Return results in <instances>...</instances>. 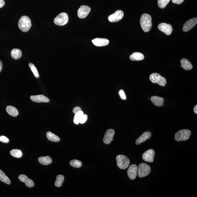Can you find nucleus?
<instances>
[{
  "label": "nucleus",
  "mask_w": 197,
  "mask_h": 197,
  "mask_svg": "<svg viewBox=\"0 0 197 197\" xmlns=\"http://www.w3.org/2000/svg\"><path fill=\"white\" fill-rule=\"evenodd\" d=\"M140 24L142 30L144 32H149L152 25L151 16L149 14H143L140 18Z\"/></svg>",
  "instance_id": "f257e3e1"
},
{
  "label": "nucleus",
  "mask_w": 197,
  "mask_h": 197,
  "mask_svg": "<svg viewBox=\"0 0 197 197\" xmlns=\"http://www.w3.org/2000/svg\"><path fill=\"white\" fill-rule=\"evenodd\" d=\"M31 26L30 18L27 16H23L18 22V27L23 32H26L30 30Z\"/></svg>",
  "instance_id": "f03ea898"
},
{
  "label": "nucleus",
  "mask_w": 197,
  "mask_h": 197,
  "mask_svg": "<svg viewBox=\"0 0 197 197\" xmlns=\"http://www.w3.org/2000/svg\"><path fill=\"white\" fill-rule=\"evenodd\" d=\"M191 132L189 130H180L175 134V138L177 141H185L189 139Z\"/></svg>",
  "instance_id": "7ed1b4c3"
},
{
  "label": "nucleus",
  "mask_w": 197,
  "mask_h": 197,
  "mask_svg": "<svg viewBox=\"0 0 197 197\" xmlns=\"http://www.w3.org/2000/svg\"><path fill=\"white\" fill-rule=\"evenodd\" d=\"M150 80L153 83H158L161 86H165L167 84V80L165 77L158 73H153L149 76Z\"/></svg>",
  "instance_id": "20e7f679"
},
{
  "label": "nucleus",
  "mask_w": 197,
  "mask_h": 197,
  "mask_svg": "<svg viewBox=\"0 0 197 197\" xmlns=\"http://www.w3.org/2000/svg\"><path fill=\"white\" fill-rule=\"evenodd\" d=\"M117 164L119 168L125 169L127 168L130 163L128 158L123 155H119L116 158Z\"/></svg>",
  "instance_id": "39448f33"
},
{
  "label": "nucleus",
  "mask_w": 197,
  "mask_h": 197,
  "mask_svg": "<svg viewBox=\"0 0 197 197\" xmlns=\"http://www.w3.org/2000/svg\"><path fill=\"white\" fill-rule=\"evenodd\" d=\"M150 171L149 165L146 163H142L138 167L137 174L139 177H145L149 174Z\"/></svg>",
  "instance_id": "423d86ee"
},
{
  "label": "nucleus",
  "mask_w": 197,
  "mask_h": 197,
  "mask_svg": "<svg viewBox=\"0 0 197 197\" xmlns=\"http://www.w3.org/2000/svg\"><path fill=\"white\" fill-rule=\"evenodd\" d=\"M69 20L68 15L66 12H62L54 18V22L58 26H64L68 23Z\"/></svg>",
  "instance_id": "0eeeda50"
},
{
  "label": "nucleus",
  "mask_w": 197,
  "mask_h": 197,
  "mask_svg": "<svg viewBox=\"0 0 197 197\" xmlns=\"http://www.w3.org/2000/svg\"><path fill=\"white\" fill-rule=\"evenodd\" d=\"M124 13L121 10H117L114 14L111 15L108 17V20L111 22H116L120 21L123 17Z\"/></svg>",
  "instance_id": "6e6552de"
},
{
  "label": "nucleus",
  "mask_w": 197,
  "mask_h": 197,
  "mask_svg": "<svg viewBox=\"0 0 197 197\" xmlns=\"http://www.w3.org/2000/svg\"><path fill=\"white\" fill-rule=\"evenodd\" d=\"M158 28L159 30L167 35H171L173 31L172 27L171 25L165 23H161L159 24Z\"/></svg>",
  "instance_id": "1a4fd4ad"
},
{
  "label": "nucleus",
  "mask_w": 197,
  "mask_h": 197,
  "mask_svg": "<svg viewBox=\"0 0 197 197\" xmlns=\"http://www.w3.org/2000/svg\"><path fill=\"white\" fill-rule=\"evenodd\" d=\"M91 11V8L87 6H80L77 11V16L80 18L83 19L86 17Z\"/></svg>",
  "instance_id": "9d476101"
},
{
  "label": "nucleus",
  "mask_w": 197,
  "mask_h": 197,
  "mask_svg": "<svg viewBox=\"0 0 197 197\" xmlns=\"http://www.w3.org/2000/svg\"><path fill=\"white\" fill-rule=\"evenodd\" d=\"M155 152L153 150L150 149L146 151L142 154L143 160L146 162L152 163L154 160Z\"/></svg>",
  "instance_id": "9b49d317"
},
{
  "label": "nucleus",
  "mask_w": 197,
  "mask_h": 197,
  "mask_svg": "<svg viewBox=\"0 0 197 197\" xmlns=\"http://www.w3.org/2000/svg\"><path fill=\"white\" fill-rule=\"evenodd\" d=\"M197 23V18H194L188 20L183 25V31L184 32H187L193 28L196 25Z\"/></svg>",
  "instance_id": "f8f14e48"
},
{
  "label": "nucleus",
  "mask_w": 197,
  "mask_h": 197,
  "mask_svg": "<svg viewBox=\"0 0 197 197\" xmlns=\"http://www.w3.org/2000/svg\"><path fill=\"white\" fill-rule=\"evenodd\" d=\"M114 130L110 129L106 131L103 138V142L106 144H109L113 140L115 135Z\"/></svg>",
  "instance_id": "ddd939ff"
},
{
  "label": "nucleus",
  "mask_w": 197,
  "mask_h": 197,
  "mask_svg": "<svg viewBox=\"0 0 197 197\" xmlns=\"http://www.w3.org/2000/svg\"><path fill=\"white\" fill-rule=\"evenodd\" d=\"M138 167L137 165L133 164L129 167L127 170L128 176L131 180L135 179L137 175Z\"/></svg>",
  "instance_id": "4468645a"
},
{
  "label": "nucleus",
  "mask_w": 197,
  "mask_h": 197,
  "mask_svg": "<svg viewBox=\"0 0 197 197\" xmlns=\"http://www.w3.org/2000/svg\"><path fill=\"white\" fill-rule=\"evenodd\" d=\"M19 179L20 181L24 182L26 186L29 188H32L34 186V181L27 176L25 175H20L19 176Z\"/></svg>",
  "instance_id": "2eb2a0df"
},
{
  "label": "nucleus",
  "mask_w": 197,
  "mask_h": 197,
  "mask_svg": "<svg viewBox=\"0 0 197 197\" xmlns=\"http://www.w3.org/2000/svg\"><path fill=\"white\" fill-rule=\"evenodd\" d=\"M92 41L94 45L98 47L107 45L109 43V41L108 39L98 38L92 40Z\"/></svg>",
  "instance_id": "dca6fc26"
},
{
  "label": "nucleus",
  "mask_w": 197,
  "mask_h": 197,
  "mask_svg": "<svg viewBox=\"0 0 197 197\" xmlns=\"http://www.w3.org/2000/svg\"><path fill=\"white\" fill-rule=\"evenodd\" d=\"M30 98L33 101L37 103H48L50 101L49 98L43 95L31 96Z\"/></svg>",
  "instance_id": "f3484780"
},
{
  "label": "nucleus",
  "mask_w": 197,
  "mask_h": 197,
  "mask_svg": "<svg viewBox=\"0 0 197 197\" xmlns=\"http://www.w3.org/2000/svg\"><path fill=\"white\" fill-rule=\"evenodd\" d=\"M152 134L149 131L144 132L136 141V144L138 145L150 139Z\"/></svg>",
  "instance_id": "a211bd4d"
},
{
  "label": "nucleus",
  "mask_w": 197,
  "mask_h": 197,
  "mask_svg": "<svg viewBox=\"0 0 197 197\" xmlns=\"http://www.w3.org/2000/svg\"><path fill=\"white\" fill-rule=\"evenodd\" d=\"M151 101L155 106L158 107H161L163 106L164 99L163 98L160 96H152L150 98Z\"/></svg>",
  "instance_id": "6ab92c4d"
},
{
  "label": "nucleus",
  "mask_w": 197,
  "mask_h": 197,
  "mask_svg": "<svg viewBox=\"0 0 197 197\" xmlns=\"http://www.w3.org/2000/svg\"><path fill=\"white\" fill-rule=\"evenodd\" d=\"M180 63L181 64V67L183 68L184 70L190 71L193 68V66L191 63L186 58H183L180 60Z\"/></svg>",
  "instance_id": "aec40b11"
},
{
  "label": "nucleus",
  "mask_w": 197,
  "mask_h": 197,
  "mask_svg": "<svg viewBox=\"0 0 197 197\" xmlns=\"http://www.w3.org/2000/svg\"><path fill=\"white\" fill-rule=\"evenodd\" d=\"M144 58V56L143 54L140 52H134L130 56V59L133 61H139L143 60Z\"/></svg>",
  "instance_id": "412c9836"
},
{
  "label": "nucleus",
  "mask_w": 197,
  "mask_h": 197,
  "mask_svg": "<svg viewBox=\"0 0 197 197\" xmlns=\"http://www.w3.org/2000/svg\"><path fill=\"white\" fill-rule=\"evenodd\" d=\"M39 162L41 164L47 165L51 164L52 163V159L48 156L40 157L38 159Z\"/></svg>",
  "instance_id": "4be33fe9"
},
{
  "label": "nucleus",
  "mask_w": 197,
  "mask_h": 197,
  "mask_svg": "<svg viewBox=\"0 0 197 197\" xmlns=\"http://www.w3.org/2000/svg\"><path fill=\"white\" fill-rule=\"evenodd\" d=\"M6 110L8 114L12 117H16L18 115L17 109L13 106H7L6 108Z\"/></svg>",
  "instance_id": "5701e85b"
},
{
  "label": "nucleus",
  "mask_w": 197,
  "mask_h": 197,
  "mask_svg": "<svg viewBox=\"0 0 197 197\" xmlns=\"http://www.w3.org/2000/svg\"><path fill=\"white\" fill-rule=\"evenodd\" d=\"M12 57L15 60L19 59L22 56V52L21 50L18 49H12L11 52Z\"/></svg>",
  "instance_id": "b1692460"
},
{
  "label": "nucleus",
  "mask_w": 197,
  "mask_h": 197,
  "mask_svg": "<svg viewBox=\"0 0 197 197\" xmlns=\"http://www.w3.org/2000/svg\"><path fill=\"white\" fill-rule=\"evenodd\" d=\"M47 137L48 140L52 142H58L60 141V138L58 136L50 131H48L47 133Z\"/></svg>",
  "instance_id": "393cba45"
},
{
  "label": "nucleus",
  "mask_w": 197,
  "mask_h": 197,
  "mask_svg": "<svg viewBox=\"0 0 197 197\" xmlns=\"http://www.w3.org/2000/svg\"><path fill=\"white\" fill-rule=\"evenodd\" d=\"M0 181L8 185L11 184V181L9 178L1 169H0Z\"/></svg>",
  "instance_id": "a878e982"
},
{
  "label": "nucleus",
  "mask_w": 197,
  "mask_h": 197,
  "mask_svg": "<svg viewBox=\"0 0 197 197\" xmlns=\"http://www.w3.org/2000/svg\"><path fill=\"white\" fill-rule=\"evenodd\" d=\"M64 180V177L62 175H58L57 176L56 181L55 182V186L57 187H60L62 186V184Z\"/></svg>",
  "instance_id": "bb28decb"
},
{
  "label": "nucleus",
  "mask_w": 197,
  "mask_h": 197,
  "mask_svg": "<svg viewBox=\"0 0 197 197\" xmlns=\"http://www.w3.org/2000/svg\"><path fill=\"white\" fill-rule=\"evenodd\" d=\"M10 153L12 156L17 158H21L22 156L21 151L17 149L11 150L10 152Z\"/></svg>",
  "instance_id": "cd10ccee"
},
{
  "label": "nucleus",
  "mask_w": 197,
  "mask_h": 197,
  "mask_svg": "<svg viewBox=\"0 0 197 197\" xmlns=\"http://www.w3.org/2000/svg\"><path fill=\"white\" fill-rule=\"evenodd\" d=\"M84 113L82 111H81L75 114L74 120H73V121H74V123L75 124L78 125L79 124L80 121L81 117H82Z\"/></svg>",
  "instance_id": "c85d7f7f"
},
{
  "label": "nucleus",
  "mask_w": 197,
  "mask_h": 197,
  "mask_svg": "<svg viewBox=\"0 0 197 197\" xmlns=\"http://www.w3.org/2000/svg\"><path fill=\"white\" fill-rule=\"evenodd\" d=\"M29 67L30 68L31 71H32L33 74L34 75L35 77H36V78H39V75L38 71L36 66H35L34 64L31 63H30L29 64Z\"/></svg>",
  "instance_id": "c756f323"
},
{
  "label": "nucleus",
  "mask_w": 197,
  "mask_h": 197,
  "mask_svg": "<svg viewBox=\"0 0 197 197\" xmlns=\"http://www.w3.org/2000/svg\"><path fill=\"white\" fill-rule=\"evenodd\" d=\"M170 1V0H158V7L161 9H164L169 3Z\"/></svg>",
  "instance_id": "7c9ffc66"
},
{
  "label": "nucleus",
  "mask_w": 197,
  "mask_h": 197,
  "mask_svg": "<svg viewBox=\"0 0 197 197\" xmlns=\"http://www.w3.org/2000/svg\"><path fill=\"white\" fill-rule=\"evenodd\" d=\"M71 166L75 168H79L82 166V163L80 161L77 160H73L70 162Z\"/></svg>",
  "instance_id": "2f4dec72"
},
{
  "label": "nucleus",
  "mask_w": 197,
  "mask_h": 197,
  "mask_svg": "<svg viewBox=\"0 0 197 197\" xmlns=\"http://www.w3.org/2000/svg\"><path fill=\"white\" fill-rule=\"evenodd\" d=\"M119 95L120 96L121 99L126 100V95L125 93V92L123 89H121L119 92Z\"/></svg>",
  "instance_id": "473e14b6"
},
{
  "label": "nucleus",
  "mask_w": 197,
  "mask_h": 197,
  "mask_svg": "<svg viewBox=\"0 0 197 197\" xmlns=\"http://www.w3.org/2000/svg\"><path fill=\"white\" fill-rule=\"evenodd\" d=\"M88 116L87 115L84 114L81 117L80 121L79 123L81 124H83L85 123L87 120Z\"/></svg>",
  "instance_id": "72a5a7b5"
},
{
  "label": "nucleus",
  "mask_w": 197,
  "mask_h": 197,
  "mask_svg": "<svg viewBox=\"0 0 197 197\" xmlns=\"http://www.w3.org/2000/svg\"><path fill=\"white\" fill-rule=\"evenodd\" d=\"M9 140L7 137L4 136H2L0 137V141L3 143H7L9 142Z\"/></svg>",
  "instance_id": "f704fd0d"
},
{
  "label": "nucleus",
  "mask_w": 197,
  "mask_h": 197,
  "mask_svg": "<svg viewBox=\"0 0 197 197\" xmlns=\"http://www.w3.org/2000/svg\"><path fill=\"white\" fill-rule=\"evenodd\" d=\"M81 111V109L79 107H76L73 108V112L75 113V114H76V113L80 112Z\"/></svg>",
  "instance_id": "c9c22d12"
},
{
  "label": "nucleus",
  "mask_w": 197,
  "mask_h": 197,
  "mask_svg": "<svg viewBox=\"0 0 197 197\" xmlns=\"http://www.w3.org/2000/svg\"><path fill=\"white\" fill-rule=\"evenodd\" d=\"M184 0H172V2L174 3L177 4L178 5L181 4L184 1Z\"/></svg>",
  "instance_id": "e433bc0d"
},
{
  "label": "nucleus",
  "mask_w": 197,
  "mask_h": 197,
  "mask_svg": "<svg viewBox=\"0 0 197 197\" xmlns=\"http://www.w3.org/2000/svg\"><path fill=\"white\" fill-rule=\"evenodd\" d=\"M5 2L4 0H0V8L3 7L5 5Z\"/></svg>",
  "instance_id": "4c0bfd02"
},
{
  "label": "nucleus",
  "mask_w": 197,
  "mask_h": 197,
  "mask_svg": "<svg viewBox=\"0 0 197 197\" xmlns=\"http://www.w3.org/2000/svg\"><path fill=\"white\" fill-rule=\"evenodd\" d=\"M3 68V63L0 60V72H1Z\"/></svg>",
  "instance_id": "58836bf2"
},
{
  "label": "nucleus",
  "mask_w": 197,
  "mask_h": 197,
  "mask_svg": "<svg viewBox=\"0 0 197 197\" xmlns=\"http://www.w3.org/2000/svg\"><path fill=\"white\" fill-rule=\"evenodd\" d=\"M194 111L195 113L196 114H197V105H196L195 106V107L194 108Z\"/></svg>",
  "instance_id": "ea45409f"
}]
</instances>
